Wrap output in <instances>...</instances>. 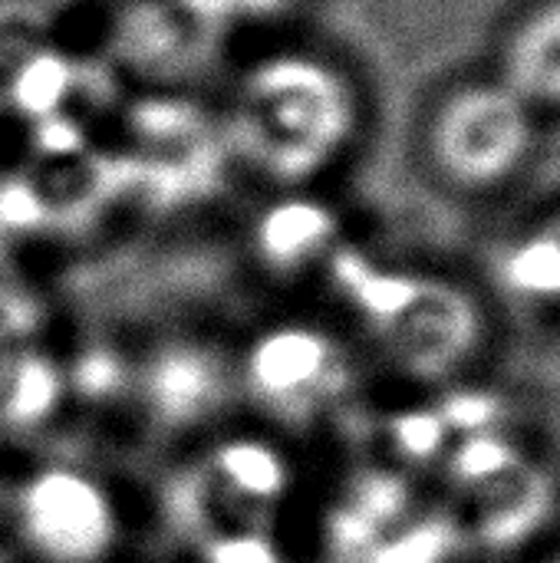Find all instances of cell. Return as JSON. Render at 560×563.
<instances>
[{
  "label": "cell",
  "mask_w": 560,
  "mask_h": 563,
  "mask_svg": "<svg viewBox=\"0 0 560 563\" xmlns=\"http://www.w3.org/2000/svg\"><path fill=\"white\" fill-rule=\"evenodd\" d=\"M531 102L505 82L455 92L432 129V155L446 178L485 188L512 175L531 148Z\"/></svg>",
  "instance_id": "cell-1"
},
{
  "label": "cell",
  "mask_w": 560,
  "mask_h": 563,
  "mask_svg": "<svg viewBox=\"0 0 560 563\" xmlns=\"http://www.w3.org/2000/svg\"><path fill=\"white\" fill-rule=\"evenodd\" d=\"M548 563H560V558H554V561H548Z\"/></svg>",
  "instance_id": "cell-5"
},
{
  "label": "cell",
  "mask_w": 560,
  "mask_h": 563,
  "mask_svg": "<svg viewBox=\"0 0 560 563\" xmlns=\"http://www.w3.org/2000/svg\"><path fill=\"white\" fill-rule=\"evenodd\" d=\"M502 82L525 102L560 106V0H551L515 30Z\"/></svg>",
  "instance_id": "cell-3"
},
{
  "label": "cell",
  "mask_w": 560,
  "mask_h": 563,
  "mask_svg": "<svg viewBox=\"0 0 560 563\" xmlns=\"http://www.w3.org/2000/svg\"><path fill=\"white\" fill-rule=\"evenodd\" d=\"M545 234L551 238V244H554V251H558V257H560V214L545 228Z\"/></svg>",
  "instance_id": "cell-4"
},
{
  "label": "cell",
  "mask_w": 560,
  "mask_h": 563,
  "mask_svg": "<svg viewBox=\"0 0 560 563\" xmlns=\"http://www.w3.org/2000/svg\"><path fill=\"white\" fill-rule=\"evenodd\" d=\"M20 534L40 563H102L119 538L109 505L86 485L43 482L33 485L23 511Z\"/></svg>",
  "instance_id": "cell-2"
}]
</instances>
